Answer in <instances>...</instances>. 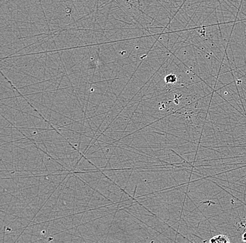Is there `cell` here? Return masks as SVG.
Segmentation results:
<instances>
[{"label": "cell", "instance_id": "obj_3", "mask_svg": "<svg viewBox=\"0 0 246 243\" xmlns=\"http://www.w3.org/2000/svg\"><path fill=\"white\" fill-rule=\"evenodd\" d=\"M242 240L243 241V242H246V231H245V233H244L243 234Z\"/></svg>", "mask_w": 246, "mask_h": 243}, {"label": "cell", "instance_id": "obj_2", "mask_svg": "<svg viewBox=\"0 0 246 243\" xmlns=\"http://www.w3.org/2000/svg\"><path fill=\"white\" fill-rule=\"evenodd\" d=\"M176 81V78L175 76H173L172 74H171V75L167 76V77H166V82L168 83V84H173V83H175Z\"/></svg>", "mask_w": 246, "mask_h": 243}, {"label": "cell", "instance_id": "obj_1", "mask_svg": "<svg viewBox=\"0 0 246 243\" xmlns=\"http://www.w3.org/2000/svg\"><path fill=\"white\" fill-rule=\"evenodd\" d=\"M211 243H229L230 242L229 238L224 235H218L213 237L212 238L209 240Z\"/></svg>", "mask_w": 246, "mask_h": 243}]
</instances>
